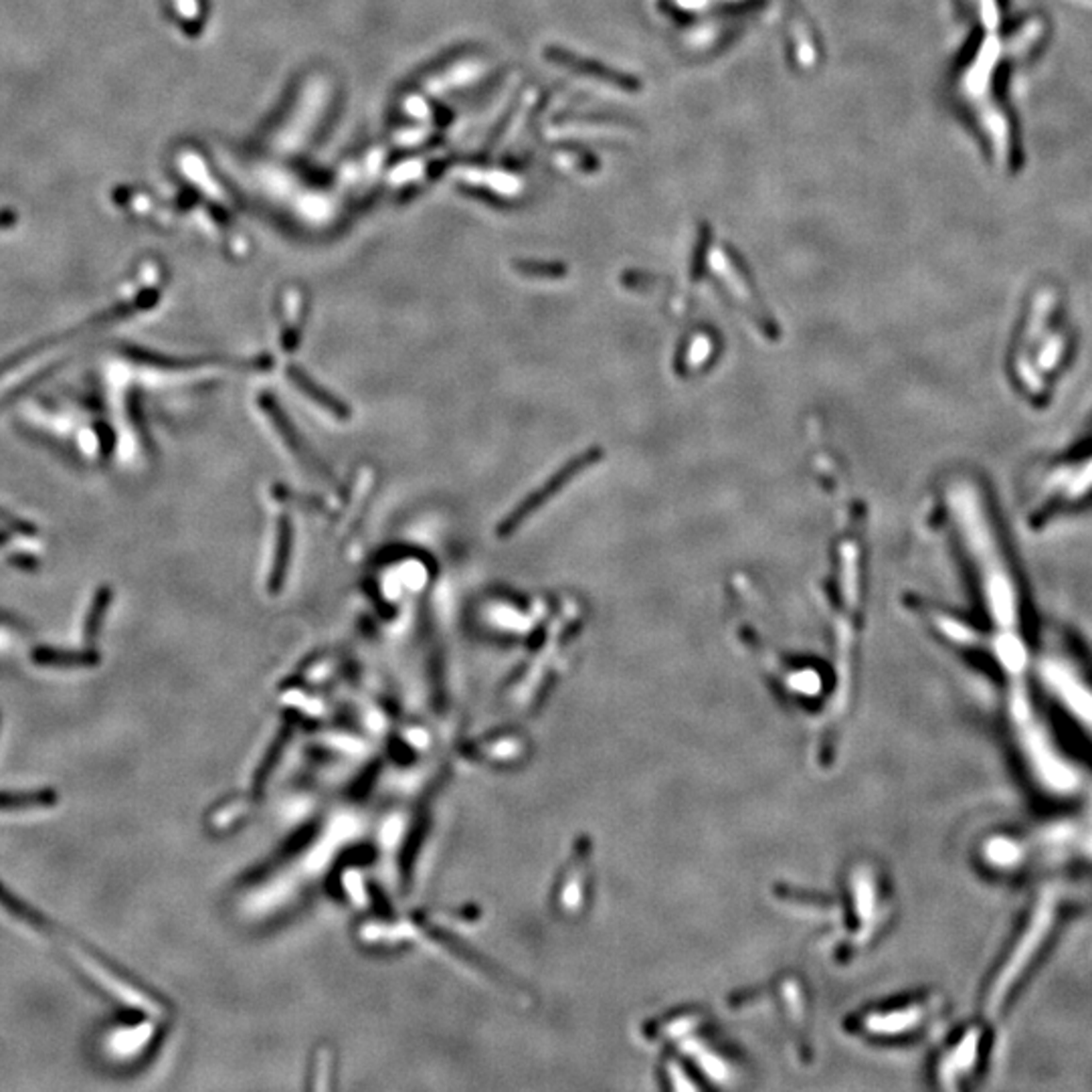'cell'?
I'll return each instance as SVG.
<instances>
[{"label": "cell", "mask_w": 1092, "mask_h": 1092, "mask_svg": "<svg viewBox=\"0 0 1092 1092\" xmlns=\"http://www.w3.org/2000/svg\"><path fill=\"white\" fill-rule=\"evenodd\" d=\"M33 661L43 663V666H90V663L98 661L95 654H79V652H63V649L53 647H39L33 652Z\"/></svg>", "instance_id": "cell-11"}, {"label": "cell", "mask_w": 1092, "mask_h": 1092, "mask_svg": "<svg viewBox=\"0 0 1092 1092\" xmlns=\"http://www.w3.org/2000/svg\"><path fill=\"white\" fill-rule=\"evenodd\" d=\"M292 543H294V529L289 516H280L278 520V536H275L273 548V562L268 579V589L271 595H278L282 587L285 585L289 562H292Z\"/></svg>", "instance_id": "cell-9"}, {"label": "cell", "mask_w": 1092, "mask_h": 1092, "mask_svg": "<svg viewBox=\"0 0 1092 1092\" xmlns=\"http://www.w3.org/2000/svg\"><path fill=\"white\" fill-rule=\"evenodd\" d=\"M10 564L17 566L21 571H35L39 569V561L33 559L31 555H12L10 557Z\"/></svg>", "instance_id": "cell-14"}, {"label": "cell", "mask_w": 1092, "mask_h": 1092, "mask_svg": "<svg viewBox=\"0 0 1092 1092\" xmlns=\"http://www.w3.org/2000/svg\"><path fill=\"white\" fill-rule=\"evenodd\" d=\"M951 502L961 545L970 557L979 597L991 626L981 654L989 656L998 666L1010 690V700L1028 696L1026 674L1032 666V656L1012 561L1007 557L1000 530L995 529L986 496L971 480L953 486Z\"/></svg>", "instance_id": "cell-1"}, {"label": "cell", "mask_w": 1092, "mask_h": 1092, "mask_svg": "<svg viewBox=\"0 0 1092 1092\" xmlns=\"http://www.w3.org/2000/svg\"><path fill=\"white\" fill-rule=\"evenodd\" d=\"M109 603H112V587H100L98 593H95L93 601H91L90 613L86 619V638L88 640H93L95 633H98V629L102 626V619L107 613Z\"/></svg>", "instance_id": "cell-12"}, {"label": "cell", "mask_w": 1092, "mask_h": 1092, "mask_svg": "<svg viewBox=\"0 0 1092 1092\" xmlns=\"http://www.w3.org/2000/svg\"><path fill=\"white\" fill-rule=\"evenodd\" d=\"M989 1056V1028L984 1021H970L943 1046L935 1064L938 1086L961 1090L979 1081Z\"/></svg>", "instance_id": "cell-4"}, {"label": "cell", "mask_w": 1092, "mask_h": 1092, "mask_svg": "<svg viewBox=\"0 0 1092 1092\" xmlns=\"http://www.w3.org/2000/svg\"><path fill=\"white\" fill-rule=\"evenodd\" d=\"M287 377H289V381L294 383L296 389H300L310 400H314L318 407H322L324 411H328L332 417H336L340 421H349L352 417L350 407L344 403V400H340L334 393H330L326 386H322L316 379H312L303 368H300L296 365L287 367Z\"/></svg>", "instance_id": "cell-8"}, {"label": "cell", "mask_w": 1092, "mask_h": 1092, "mask_svg": "<svg viewBox=\"0 0 1092 1092\" xmlns=\"http://www.w3.org/2000/svg\"><path fill=\"white\" fill-rule=\"evenodd\" d=\"M0 522H3L5 527H8L10 530H15V532H19V534H24V536H33V534H37V529L33 527V524H29V522H23L21 518H17V516H12V514L5 513V510H0Z\"/></svg>", "instance_id": "cell-13"}, {"label": "cell", "mask_w": 1092, "mask_h": 1092, "mask_svg": "<svg viewBox=\"0 0 1092 1092\" xmlns=\"http://www.w3.org/2000/svg\"><path fill=\"white\" fill-rule=\"evenodd\" d=\"M597 458H599V451H587V453L580 455V458H577V460H571L569 464H566V465L561 469V472H557L555 476H552V478H550L546 483H545V486H541V488H538V490H534V492H532V494L527 497V500H522V502H520V504H518V506L513 510V513H510V514H508V516H506V518H504L500 524H497V536H502V538H504V536L514 534V532H516V530L522 527V522H524V520H529V518H530V516L536 513L538 508L545 506L548 500H552V497L557 496V492H561V490L566 486V483H569V481H571V480H573L577 474L583 472L585 467H589L591 464H595V460H597Z\"/></svg>", "instance_id": "cell-5"}, {"label": "cell", "mask_w": 1092, "mask_h": 1092, "mask_svg": "<svg viewBox=\"0 0 1092 1092\" xmlns=\"http://www.w3.org/2000/svg\"><path fill=\"white\" fill-rule=\"evenodd\" d=\"M126 354L136 363H142L146 367H156V368H169V370L199 368V367H209V365L217 363L215 358H199V356L197 358H178V356H166V354L150 352V350H142V349H126Z\"/></svg>", "instance_id": "cell-10"}, {"label": "cell", "mask_w": 1092, "mask_h": 1092, "mask_svg": "<svg viewBox=\"0 0 1092 1092\" xmlns=\"http://www.w3.org/2000/svg\"><path fill=\"white\" fill-rule=\"evenodd\" d=\"M259 405H261V409L266 411L268 417L271 419L273 427H275V430H278V433H280V435H282V439L285 441V446L289 448V451H292V453L296 455V458H300L303 464H308V465H312L314 469H322V472H326L324 465L318 464V458H314L312 449L308 448L306 441H303L302 433L296 430L294 423L289 421V417H287V415H285V411H282V407L278 405V400L273 399V395H269V393H261V397H259Z\"/></svg>", "instance_id": "cell-7"}, {"label": "cell", "mask_w": 1092, "mask_h": 1092, "mask_svg": "<svg viewBox=\"0 0 1092 1092\" xmlns=\"http://www.w3.org/2000/svg\"><path fill=\"white\" fill-rule=\"evenodd\" d=\"M5 545H7V534L0 532V546H5Z\"/></svg>", "instance_id": "cell-15"}, {"label": "cell", "mask_w": 1092, "mask_h": 1092, "mask_svg": "<svg viewBox=\"0 0 1092 1092\" xmlns=\"http://www.w3.org/2000/svg\"><path fill=\"white\" fill-rule=\"evenodd\" d=\"M1064 912H1067V894L1060 887H1048L1035 898L984 989L986 1018H998L1003 1014L1007 1003L1014 998V991L1024 981L1026 973H1030L1048 943L1052 941Z\"/></svg>", "instance_id": "cell-2"}, {"label": "cell", "mask_w": 1092, "mask_h": 1092, "mask_svg": "<svg viewBox=\"0 0 1092 1092\" xmlns=\"http://www.w3.org/2000/svg\"><path fill=\"white\" fill-rule=\"evenodd\" d=\"M943 1010V1000L937 995H927V998L905 1002L901 1005H894L882 1016L874 1018V1032L880 1035H917L919 1032L929 1030L933 1026L938 1014Z\"/></svg>", "instance_id": "cell-6"}, {"label": "cell", "mask_w": 1092, "mask_h": 1092, "mask_svg": "<svg viewBox=\"0 0 1092 1092\" xmlns=\"http://www.w3.org/2000/svg\"><path fill=\"white\" fill-rule=\"evenodd\" d=\"M1038 674L1048 694L1092 739V670L1072 647L1054 642L1040 658Z\"/></svg>", "instance_id": "cell-3"}]
</instances>
